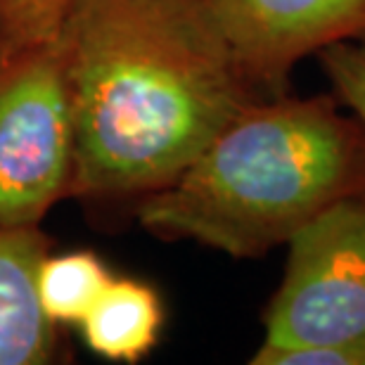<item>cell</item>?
Returning <instances> with one entry per match:
<instances>
[{"mask_svg": "<svg viewBox=\"0 0 365 365\" xmlns=\"http://www.w3.org/2000/svg\"><path fill=\"white\" fill-rule=\"evenodd\" d=\"M237 69L264 98L292 91L306 57L365 43V0H197Z\"/></svg>", "mask_w": 365, "mask_h": 365, "instance_id": "obj_5", "label": "cell"}, {"mask_svg": "<svg viewBox=\"0 0 365 365\" xmlns=\"http://www.w3.org/2000/svg\"><path fill=\"white\" fill-rule=\"evenodd\" d=\"M273 365H365V339L289 351L277 356Z\"/></svg>", "mask_w": 365, "mask_h": 365, "instance_id": "obj_11", "label": "cell"}, {"mask_svg": "<svg viewBox=\"0 0 365 365\" xmlns=\"http://www.w3.org/2000/svg\"><path fill=\"white\" fill-rule=\"evenodd\" d=\"M74 128L69 200L133 216L261 100L197 0H71L60 29Z\"/></svg>", "mask_w": 365, "mask_h": 365, "instance_id": "obj_1", "label": "cell"}, {"mask_svg": "<svg viewBox=\"0 0 365 365\" xmlns=\"http://www.w3.org/2000/svg\"><path fill=\"white\" fill-rule=\"evenodd\" d=\"M316 57L332 95L365 126V43H334Z\"/></svg>", "mask_w": 365, "mask_h": 365, "instance_id": "obj_10", "label": "cell"}, {"mask_svg": "<svg viewBox=\"0 0 365 365\" xmlns=\"http://www.w3.org/2000/svg\"><path fill=\"white\" fill-rule=\"evenodd\" d=\"M71 0H0V57L60 36Z\"/></svg>", "mask_w": 365, "mask_h": 365, "instance_id": "obj_9", "label": "cell"}, {"mask_svg": "<svg viewBox=\"0 0 365 365\" xmlns=\"http://www.w3.org/2000/svg\"><path fill=\"white\" fill-rule=\"evenodd\" d=\"M164 323V299L155 284L114 275L76 327L83 344L95 356L133 365L155 351Z\"/></svg>", "mask_w": 365, "mask_h": 365, "instance_id": "obj_7", "label": "cell"}, {"mask_svg": "<svg viewBox=\"0 0 365 365\" xmlns=\"http://www.w3.org/2000/svg\"><path fill=\"white\" fill-rule=\"evenodd\" d=\"M284 247L287 264L261 313L264 341L252 365L365 339V197L325 209Z\"/></svg>", "mask_w": 365, "mask_h": 365, "instance_id": "obj_3", "label": "cell"}, {"mask_svg": "<svg viewBox=\"0 0 365 365\" xmlns=\"http://www.w3.org/2000/svg\"><path fill=\"white\" fill-rule=\"evenodd\" d=\"M351 197H365V126L332 93H284L232 116L133 221L162 242L261 259Z\"/></svg>", "mask_w": 365, "mask_h": 365, "instance_id": "obj_2", "label": "cell"}, {"mask_svg": "<svg viewBox=\"0 0 365 365\" xmlns=\"http://www.w3.org/2000/svg\"><path fill=\"white\" fill-rule=\"evenodd\" d=\"M74 166L60 38L0 57V225H41Z\"/></svg>", "mask_w": 365, "mask_h": 365, "instance_id": "obj_4", "label": "cell"}, {"mask_svg": "<svg viewBox=\"0 0 365 365\" xmlns=\"http://www.w3.org/2000/svg\"><path fill=\"white\" fill-rule=\"evenodd\" d=\"M53 252L41 225H0V365L71 363L64 327L38 304L36 273Z\"/></svg>", "mask_w": 365, "mask_h": 365, "instance_id": "obj_6", "label": "cell"}, {"mask_svg": "<svg viewBox=\"0 0 365 365\" xmlns=\"http://www.w3.org/2000/svg\"><path fill=\"white\" fill-rule=\"evenodd\" d=\"M112 277L114 273L98 252H50L36 273V294L43 313L67 330L88 316Z\"/></svg>", "mask_w": 365, "mask_h": 365, "instance_id": "obj_8", "label": "cell"}]
</instances>
